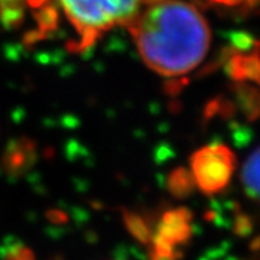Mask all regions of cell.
Segmentation results:
<instances>
[{
	"label": "cell",
	"mask_w": 260,
	"mask_h": 260,
	"mask_svg": "<svg viewBox=\"0 0 260 260\" xmlns=\"http://www.w3.org/2000/svg\"><path fill=\"white\" fill-rule=\"evenodd\" d=\"M194 188V178L185 168L174 169L168 177V191L175 198H185L192 194Z\"/></svg>",
	"instance_id": "cell-8"
},
{
	"label": "cell",
	"mask_w": 260,
	"mask_h": 260,
	"mask_svg": "<svg viewBox=\"0 0 260 260\" xmlns=\"http://www.w3.org/2000/svg\"><path fill=\"white\" fill-rule=\"evenodd\" d=\"M229 73L236 81H259V59L257 49L251 55L239 52L229 62Z\"/></svg>",
	"instance_id": "cell-6"
},
{
	"label": "cell",
	"mask_w": 260,
	"mask_h": 260,
	"mask_svg": "<svg viewBox=\"0 0 260 260\" xmlns=\"http://www.w3.org/2000/svg\"><path fill=\"white\" fill-rule=\"evenodd\" d=\"M77 30L75 51L91 47L104 32L129 26L148 0H56Z\"/></svg>",
	"instance_id": "cell-2"
},
{
	"label": "cell",
	"mask_w": 260,
	"mask_h": 260,
	"mask_svg": "<svg viewBox=\"0 0 260 260\" xmlns=\"http://www.w3.org/2000/svg\"><path fill=\"white\" fill-rule=\"evenodd\" d=\"M143 62L164 77H181L204 61L211 30L200 9L185 0H159L129 25Z\"/></svg>",
	"instance_id": "cell-1"
},
{
	"label": "cell",
	"mask_w": 260,
	"mask_h": 260,
	"mask_svg": "<svg viewBox=\"0 0 260 260\" xmlns=\"http://www.w3.org/2000/svg\"><path fill=\"white\" fill-rule=\"evenodd\" d=\"M6 260H35L32 251L25 246H15L6 254Z\"/></svg>",
	"instance_id": "cell-11"
},
{
	"label": "cell",
	"mask_w": 260,
	"mask_h": 260,
	"mask_svg": "<svg viewBox=\"0 0 260 260\" xmlns=\"http://www.w3.org/2000/svg\"><path fill=\"white\" fill-rule=\"evenodd\" d=\"M179 253H175V254H160V253H156V251H150V260H178V256Z\"/></svg>",
	"instance_id": "cell-13"
},
{
	"label": "cell",
	"mask_w": 260,
	"mask_h": 260,
	"mask_svg": "<svg viewBox=\"0 0 260 260\" xmlns=\"http://www.w3.org/2000/svg\"><path fill=\"white\" fill-rule=\"evenodd\" d=\"M37 160V146L30 139H16L10 142L3 155V168L8 174L19 175L26 172Z\"/></svg>",
	"instance_id": "cell-5"
},
{
	"label": "cell",
	"mask_w": 260,
	"mask_h": 260,
	"mask_svg": "<svg viewBox=\"0 0 260 260\" xmlns=\"http://www.w3.org/2000/svg\"><path fill=\"white\" fill-rule=\"evenodd\" d=\"M25 16L22 0H0V22L6 28H16Z\"/></svg>",
	"instance_id": "cell-9"
},
{
	"label": "cell",
	"mask_w": 260,
	"mask_h": 260,
	"mask_svg": "<svg viewBox=\"0 0 260 260\" xmlns=\"http://www.w3.org/2000/svg\"><path fill=\"white\" fill-rule=\"evenodd\" d=\"M123 218H124V224L127 227L133 237L138 239L140 243H150L152 239V230L149 227V224L146 223V220L136 213H129V211H124L123 213Z\"/></svg>",
	"instance_id": "cell-10"
},
{
	"label": "cell",
	"mask_w": 260,
	"mask_h": 260,
	"mask_svg": "<svg viewBox=\"0 0 260 260\" xmlns=\"http://www.w3.org/2000/svg\"><path fill=\"white\" fill-rule=\"evenodd\" d=\"M236 171V156L230 148L214 143L198 149L191 156V175L195 186L205 195L221 192Z\"/></svg>",
	"instance_id": "cell-3"
},
{
	"label": "cell",
	"mask_w": 260,
	"mask_h": 260,
	"mask_svg": "<svg viewBox=\"0 0 260 260\" xmlns=\"http://www.w3.org/2000/svg\"><path fill=\"white\" fill-rule=\"evenodd\" d=\"M192 214L186 208L169 210L162 215L156 225V233H152V251L160 254H175V247L191 239Z\"/></svg>",
	"instance_id": "cell-4"
},
{
	"label": "cell",
	"mask_w": 260,
	"mask_h": 260,
	"mask_svg": "<svg viewBox=\"0 0 260 260\" xmlns=\"http://www.w3.org/2000/svg\"><path fill=\"white\" fill-rule=\"evenodd\" d=\"M251 230L250 220L246 215H240L236 221V233H239L240 236H246L249 234Z\"/></svg>",
	"instance_id": "cell-12"
},
{
	"label": "cell",
	"mask_w": 260,
	"mask_h": 260,
	"mask_svg": "<svg viewBox=\"0 0 260 260\" xmlns=\"http://www.w3.org/2000/svg\"><path fill=\"white\" fill-rule=\"evenodd\" d=\"M242 184L251 200L259 198V150H253L242 169Z\"/></svg>",
	"instance_id": "cell-7"
}]
</instances>
